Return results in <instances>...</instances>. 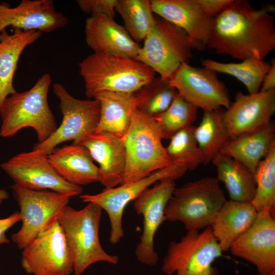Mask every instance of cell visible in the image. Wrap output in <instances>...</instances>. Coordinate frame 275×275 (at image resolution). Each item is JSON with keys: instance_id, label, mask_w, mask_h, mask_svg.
<instances>
[{"instance_id": "1", "label": "cell", "mask_w": 275, "mask_h": 275, "mask_svg": "<svg viewBox=\"0 0 275 275\" xmlns=\"http://www.w3.org/2000/svg\"><path fill=\"white\" fill-rule=\"evenodd\" d=\"M270 9H256L249 2L233 0L212 18L207 47L241 61L263 60L275 48V26Z\"/></svg>"}, {"instance_id": "2", "label": "cell", "mask_w": 275, "mask_h": 275, "mask_svg": "<svg viewBox=\"0 0 275 275\" xmlns=\"http://www.w3.org/2000/svg\"><path fill=\"white\" fill-rule=\"evenodd\" d=\"M87 97L106 92L134 93L151 81L155 72L135 58L93 52L79 63Z\"/></svg>"}, {"instance_id": "3", "label": "cell", "mask_w": 275, "mask_h": 275, "mask_svg": "<svg viewBox=\"0 0 275 275\" xmlns=\"http://www.w3.org/2000/svg\"><path fill=\"white\" fill-rule=\"evenodd\" d=\"M51 75L45 73L29 90L15 92L5 99L0 107V136L10 138L25 127L36 131L41 143L52 135L58 125L48 102Z\"/></svg>"}, {"instance_id": "4", "label": "cell", "mask_w": 275, "mask_h": 275, "mask_svg": "<svg viewBox=\"0 0 275 275\" xmlns=\"http://www.w3.org/2000/svg\"><path fill=\"white\" fill-rule=\"evenodd\" d=\"M102 210L93 203H88L80 210L67 205L58 219L73 256L74 275H81L98 262L113 264L119 262L118 257L107 253L99 241Z\"/></svg>"}, {"instance_id": "5", "label": "cell", "mask_w": 275, "mask_h": 275, "mask_svg": "<svg viewBox=\"0 0 275 275\" xmlns=\"http://www.w3.org/2000/svg\"><path fill=\"white\" fill-rule=\"evenodd\" d=\"M227 200L216 177H206L175 188L164 211L166 220L187 230L211 227Z\"/></svg>"}, {"instance_id": "6", "label": "cell", "mask_w": 275, "mask_h": 275, "mask_svg": "<svg viewBox=\"0 0 275 275\" xmlns=\"http://www.w3.org/2000/svg\"><path fill=\"white\" fill-rule=\"evenodd\" d=\"M123 139L126 160L121 184L142 179L171 164L153 117L137 108Z\"/></svg>"}, {"instance_id": "7", "label": "cell", "mask_w": 275, "mask_h": 275, "mask_svg": "<svg viewBox=\"0 0 275 275\" xmlns=\"http://www.w3.org/2000/svg\"><path fill=\"white\" fill-rule=\"evenodd\" d=\"M155 19L136 59L170 79L182 64L188 63L195 48L182 29L156 15Z\"/></svg>"}, {"instance_id": "8", "label": "cell", "mask_w": 275, "mask_h": 275, "mask_svg": "<svg viewBox=\"0 0 275 275\" xmlns=\"http://www.w3.org/2000/svg\"><path fill=\"white\" fill-rule=\"evenodd\" d=\"M223 252L211 227L189 230L179 241L171 242L161 270L166 275H219L213 263Z\"/></svg>"}, {"instance_id": "9", "label": "cell", "mask_w": 275, "mask_h": 275, "mask_svg": "<svg viewBox=\"0 0 275 275\" xmlns=\"http://www.w3.org/2000/svg\"><path fill=\"white\" fill-rule=\"evenodd\" d=\"M11 188L20 207L22 222L19 230L12 234V240L22 250L58 220L70 198L49 190H32L15 184Z\"/></svg>"}, {"instance_id": "10", "label": "cell", "mask_w": 275, "mask_h": 275, "mask_svg": "<svg viewBox=\"0 0 275 275\" xmlns=\"http://www.w3.org/2000/svg\"><path fill=\"white\" fill-rule=\"evenodd\" d=\"M52 88L60 100L62 121L52 135L43 142L35 144L33 148L47 155L65 142L73 141V144L78 145L83 139L95 131L100 114V103L96 99H77L60 83L53 84Z\"/></svg>"}, {"instance_id": "11", "label": "cell", "mask_w": 275, "mask_h": 275, "mask_svg": "<svg viewBox=\"0 0 275 275\" xmlns=\"http://www.w3.org/2000/svg\"><path fill=\"white\" fill-rule=\"evenodd\" d=\"M187 171L186 167L182 163H172L169 166L157 170L142 179L120 184L113 188H105L97 194L80 195V198L84 202L97 205L106 212L111 228L109 240L111 243L115 244L124 236L122 217L127 204L135 200L152 184L165 178L177 179L183 176Z\"/></svg>"}, {"instance_id": "12", "label": "cell", "mask_w": 275, "mask_h": 275, "mask_svg": "<svg viewBox=\"0 0 275 275\" xmlns=\"http://www.w3.org/2000/svg\"><path fill=\"white\" fill-rule=\"evenodd\" d=\"M21 264L32 275H70L73 258L58 220L22 249Z\"/></svg>"}, {"instance_id": "13", "label": "cell", "mask_w": 275, "mask_h": 275, "mask_svg": "<svg viewBox=\"0 0 275 275\" xmlns=\"http://www.w3.org/2000/svg\"><path fill=\"white\" fill-rule=\"evenodd\" d=\"M0 166L15 184L27 189L49 190L70 198L80 195L83 191L82 186L62 178L51 165L48 155L41 151L19 153Z\"/></svg>"}, {"instance_id": "14", "label": "cell", "mask_w": 275, "mask_h": 275, "mask_svg": "<svg viewBox=\"0 0 275 275\" xmlns=\"http://www.w3.org/2000/svg\"><path fill=\"white\" fill-rule=\"evenodd\" d=\"M169 81L180 95L204 112L227 109L231 103L228 90L216 72L205 67L183 63Z\"/></svg>"}, {"instance_id": "15", "label": "cell", "mask_w": 275, "mask_h": 275, "mask_svg": "<svg viewBox=\"0 0 275 275\" xmlns=\"http://www.w3.org/2000/svg\"><path fill=\"white\" fill-rule=\"evenodd\" d=\"M175 180L165 178L146 189L135 200L136 213L143 217V230L135 251L141 263L155 265L159 256L155 250L154 237L160 226L166 220L164 211L175 189Z\"/></svg>"}, {"instance_id": "16", "label": "cell", "mask_w": 275, "mask_h": 275, "mask_svg": "<svg viewBox=\"0 0 275 275\" xmlns=\"http://www.w3.org/2000/svg\"><path fill=\"white\" fill-rule=\"evenodd\" d=\"M231 253L253 264L258 273L275 272V218L267 211L258 213L250 228L230 248Z\"/></svg>"}, {"instance_id": "17", "label": "cell", "mask_w": 275, "mask_h": 275, "mask_svg": "<svg viewBox=\"0 0 275 275\" xmlns=\"http://www.w3.org/2000/svg\"><path fill=\"white\" fill-rule=\"evenodd\" d=\"M275 112V90L244 94L238 92L223 111L224 122L230 139L267 126Z\"/></svg>"}, {"instance_id": "18", "label": "cell", "mask_w": 275, "mask_h": 275, "mask_svg": "<svg viewBox=\"0 0 275 275\" xmlns=\"http://www.w3.org/2000/svg\"><path fill=\"white\" fill-rule=\"evenodd\" d=\"M153 12L182 29L195 49L207 47L212 18L207 15L197 0H151Z\"/></svg>"}, {"instance_id": "19", "label": "cell", "mask_w": 275, "mask_h": 275, "mask_svg": "<svg viewBox=\"0 0 275 275\" xmlns=\"http://www.w3.org/2000/svg\"><path fill=\"white\" fill-rule=\"evenodd\" d=\"M67 18L57 11L52 0H22L11 8L0 5V33L8 26L50 33L64 27Z\"/></svg>"}, {"instance_id": "20", "label": "cell", "mask_w": 275, "mask_h": 275, "mask_svg": "<svg viewBox=\"0 0 275 275\" xmlns=\"http://www.w3.org/2000/svg\"><path fill=\"white\" fill-rule=\"evenodd\" d=\"M123 137L94 131L78 144L86 148L93 160L99 164V182L106 189L122 183L126 160Z\"/></svg>"}, {"instance_id": "21", "label": "cell", "mask_w": 275, "mask_h": 275, "mask_svg": "<svg viewBox=\"0 0 275 275\" xmlns=\"http://www.w3.org/2000/svg\"><path fill=\"white\" fill-rule=\"evenodd\" d=\"M85 33L86 43L94 52L136 59L141 47L124 27L107 16L92 15L88 17L85 23Z\"/></svg>"}, {"instance_id": "22", "label": "cell", "mask_w": 275, "mask_h": 275, "mask_svg": "<svg viewBox=\"0 0 275 275\" xmlns=\"http://www.w3.org/2000/svg\"><path fill=\"white\" fill-rule=\"evenodd\" d=\"M47 155L53 169L67 182L80 186L99 182V168L84 147L72 144L55 148Z\"/></svg>"}, {"instance_id": "23", "label": "cell", "mask_w": 275, "mask_h": 275, "mask_svg": "<svg viewBox=\"0 0 275 275\" xmlns=\"http://www.w3.org/2000/svg\"><path fill=\"white\" fill-rule=\"evenodd\" d=\"M14 29L12 34L6 29L0 33V107L6 98L17 92L13 79L21 54L42 34L35 30Z\"/></svg>"}, {"instance_id": "24", "label": "cell", "mask_w": 275, "mask_h": 275, "mask_svg": "<svg viewBox=\"0 0 275 275\" xmlns=\"http://www.w3.org/2000/svg\"><path fill=\"white\" fill-rule=\"evenodd\" d=\"M258 212L250 202L227 200L211 226L213 236L223 252L253 224Z\"/></svg>"}, {"instance_id": "25", "label": "cell", "mask_w": 275, "mask_h": 275, "mask_svg": "<svg viewBox=\"0 0 275 275\" xmlns=\"http://www.w3.org/2000/svg\"><path fill=\"white\" fill-rule=\"evenodd\" d=\"M275 143V127L271 122L265 127L230 139L219 153L243 163L254 174L261 161Z\"/></svg>"}, {"instance_id": "26", "label": "cell", "mask_w": 275, "mask_h": 275, "mask_svg": "<svg viewBox=\"0 0 275 275\" xmlns=\"http://www.w3.org/2000/svg\"><path fill=\"white\" fill-rule=\"evenodd\" d=\"M94 99L98 100L100 106L99 121L95 132L124 136L138 108L135 93L106 92Z\"/></svg>"}, {"instance_id": "27", "label": "cell", "mask_w": 275, "mask_h": 275, "mask_svg": "<svg viewBox=\"0 0 275 275\" xmlns=\"http://www.w3.org/2000/svg\"><path fill=\"white\" fill-rule=\"evenodd\" d=\"M211 162L217 171L216 178L225 185L230 199L251 202L256 193L254 175L240 161L221 153Z\"/></svg>"}, {"instance_id": "28", "label": "cell", "mask_w": 275, "mask_h": 275, "mask_svg": "<svg viewBox=\"0 0 275 275\" xmlns=\"http://www.w3.org/2000/svg\"><path fill=\"white\" fill-rule=\"evenodd\" d=\"M223 111L219 109L204 112L201 122L195 127L194 134L202 154L203 164L211 162L230 140L224 122Z\"/></svg>"}, {"instance_id": "29", "label": "cell", "mask_w": 275, "mask_h": 275, "mask_svg": "<svg viewBox=\"0 0 275 275\" xmlns=\"http://www.w3.org/2000/svg\"><path fill=\"white\" fill-rule=\"evenodd\" d=\"M202 65L215 72L234 76L246 87L249 94L260 91L263 78L271 65L263 60L249 58L239 63H222L212 59L202 60Z\"/></svg>"}, {"instance_id": "30", "label": "cell", "mask_w": 275, "mask_h": 275, "mask_svg": "<svg viewBox=\"0 0 275 275\" xmlns=\"http://www.w3.org/2000/svg\"><path fill=\"white\" fill-rule=\"evenodd\" d=\"M116 12L122 18L129 35L138 43L144 41L155 23L149 0H117Z\"/></svg>"}, {"instance_id": "31", "label": "cell", "mask_w": 275, "mask_h": 275, "mask_svg": "<svg viewBox=\"0 0 275 275\" xmlns=\"http://www.w3.org/2000/svg\"><path fill=\"white\" fill-rule=\"evenodd\" d=\"M256 189L251 203L258 212L275 213V143L255 173Z\"/></svg>"}, {"instance_id": "32", "label": "cell", "mask_w": 275, "mask_h": 275, "mask_svg": "<svg viewBox=\"0 0 275 275\" xmlns=\"http://www.w3.org/2000/svg\"><path fill=\"white\" fill-rule=\"evenodd\" d=\"M134 93L138 109L154 117L164 112L178 93L169 79L159 76Z\"/></svg>"}, {"instance_id": "33", "label": "cell", "mask_w": 275, "mask_h": 275, "mask_svg": "<svg viewBox=\"0 0 275 275\" xmlns=\"http://www.w3.org/2000/svg\"><path fill=\"white\" fill-rule=\"evenodd\" d=\"M198 108L178 93L170 106L154 116L161 132L163 139H170L176 132L191 124L197 118Z\"/></svg>"}, {"instance_id": "34", "label": "cell", "mask_w": 275, "mask_h": 275, "mask_svg": "<svg viewBox=\"0 0 275 275\" xmlns=\"http://www.w3.org/2000/svg\"><path fill=\"white\" fill-rule=\"evenodd\" d=\"M194 129L195 126L190 125L179 130L171 138L170 142L166 148L171 163H182L190 171L194 170L203 163Z\"/></svg>"}, {"instance_id": "35", "label": "cell", "mask_w": 275, "mask_h": 275, "mask_svg": "<svg viewBox=\"0 0 275 275\" xmlns=\"http://www.w3.org/2000/svg\"><path fill=\"white\" fill-rule=\"evenodd\" d=\"M117 0H78L81 10L92 15H105L114 18Z\"/></svg>"}, {"instance_id": "36", "label": "cell", "mask_w": 275, "mask_h": 275, "mask_svg": "<svg viewBox=\"0 0 275 275\" xmlns=\"http://www.w3.org/2000/svg\"><path fill=\"white\" fill-rule=\"evenodd\" d=\"M233 0H197L205 14L213 18L220 13L233 2Z\"/></svg>"}, {"instance_id": "37", "label": "cell", "mask_w": 275, "mask_h": 275, "mask_svg": "<svg viewBox=\"0 0 275 275\" xmlns=\"http://www.w3.org/2000/svg\"><path fill=\"white\" fill-rule=\"evenodd\" d=\"M21 221L19 212H15L8 217L0 218V245L10 241L6 235V231L18 222Z\"/></svg>"}, {"instance_id": "38", "label": "cell", "mask_w": 275, "mask_h": 275, "mask_svg": "<svg viewBox=\"0 0 275 275\" xmlns=\"http://www.w3.org/2000/svg\"><path fill=\"white\" fill-rule=\"evenodd\" d=\"M271 66L265 74L260 91L265 92L273 90L275 89V60L273 59L270 64Z\"/></svg>"}, {"instance_id": "39", "label": "cell", "mask_w": 275, "mask_h": 275, "mask_svg": "<svg viewBox=\"0 0 275 275\" xmlns=\"http://www.w3.org/2000/svg\"><path fill=\"white\" fill-rule=\"evenodd\" d=\"M9 198L8 193L4 189H0V206L3 202Z\"/></svg>"}, {"instance_id": "40", "label": "cell", "mask_w": 275, "mask_h": 275, "mask_svg": "<svg viewBox=\"0 0 275 275\" xmlns=\"http://www.w3.org/2000/svg\"><path fill=\"white\" fill-rule=\"evenodd\" d=\"M254 275H261V274H258V273H257V274H254ZM268 275H275V272L272 273L270 274H268Z\"/></svg>"}, {"instance_id": "41", "label": "cell", "mask_w": 275, "mask_h": 275, "mask_svg": "<svg viewBox=\"0 0 275 275\" xmlns=\"http://www.w3.org/2000/svg\"><path fill=\"white\" fill-rule=\"evenodd\" d=\"M1 5V3H0V5Z\"/></svg>"}]
</instances>
